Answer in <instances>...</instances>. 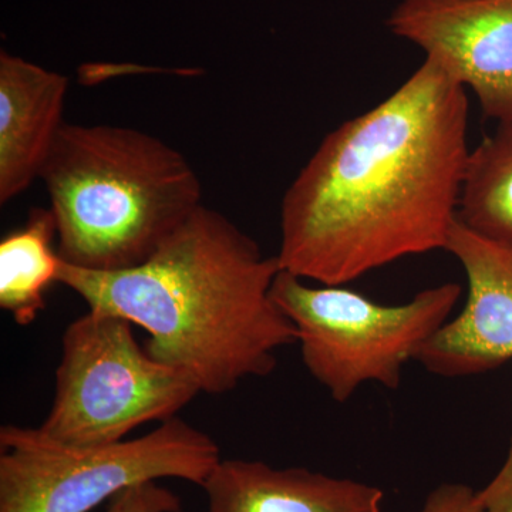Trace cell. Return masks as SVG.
I'll list each match as a JSON object with an SVG mask.
<instances>
[{"label":"cell","instance_id":"cell-2","mask_svg":"<svg viewBox=\"0 0 512 512\" xmlns=\"http://www.w3.org/2000/svg\"><path fill=\"white\" fill-rule=\"evenodd\" d=\"M248 234L204 204L156 254L123 271L62 261L57 284L89 311L127 319L148 333V355L184 370L202 393L224 394L271 375L296 329L272 296L281 272Z\"/></svg>","mask_w":512,"mask_h":512},{"label":"cell","instance_id":"cell-15","mask_svg":"<svg viewBox=\"0 0 512 512\" xmlns=\"http://www.w3.org/2000/svg\"><path fill=\"white\" fill-rule=\"evenodd\" d=\"M485 512H512V436L507 457L497 476L478 491Z\"/></svg>","mask_w":512,"mask_h":512},{"label":"cell","instance_id":"cell-11","mask_svg":"<svg viewBox=\"0 0 512 512\" xmlns=\"http://www.w3.org/2000/svg\"><path fill=\"white\" fill-rule=\"evenodd\" d=\"M57 225L50 208H33L23 227L0 242V308L29 326L46 308L62 258L55 248Z\"/></svg>","mask_w":512,"mask_h":512},{"label":"cell","instance_id":"cell-12","mask_svg":"<svg viewBox=\"0 0 512 512\" xmlns=\"http://www.w3.org/2000/svg\"><path fill=\"white\" fill-rule=\"evenodd\" d=\"M458 221L485 238L512 242V123L498 124L470 151Z\"/></svg>","mask_w":512,"mask_h":512},{"label":"cell","instance_id":"cell-14","mask_svg":"<svg viewBox=\"0 0 512 512\" xmlns=\"http://www.w3.org/2000/svg\"><path fill=\"white\" fill-rule=\"evenodd\" d=\"M417 512H485L478 491L470 485L446 483L434 488Z\"/></svg>","mask_w":512,"mask_h":512},{"label":"cell","instance_id":"cell-9","mask_svg":"<svg viewBox=\"0 0 512 512\" xmlns=\"http://www.w3.org/2000/svg\"><path fill=\"white\" fill-rule=\"evenodd\" d=\"M69 79L0 53V202L15 200L40 180L57 136Z\"/></svg>","mask_w":512,"mask_h":512},{"label":"cell","instance_id":"cell-3","mask_svg":"<svg viewBox=\"0 0 512 512\" xmlns=\"http://www.w3.org/2000/svg\"><path fill=\"white\" fill-rule=\"evenodd\" d=\"M40 180L60 258L89 271L143 264L202 205L190 161L130 127L64 123Z\"/></svg>","mask_w":512,"mask_h":512},{"label":"cell","instance_id":"cell-7","mask_svg":"<svg viewBox=\"0 0 512 512\" xmlns=\"http://www.w3.org/2000/svg\"><path fill=\"white\" fill-rule=\"evenodd\" d=\"M386 25L476 94L485 119L512 123V0H400Z\"/></svg>","mask_w":512,"mask_h":512},{"label":"cell","instance_id":"cell-5","mask_svg":"<svg viewBox=\"0 0 512 512\" xmlns=\"http://www.w3.org/2000/svg\"><path fill=\"white\" fill-rule=\"evenodd\" d=\"M214 439L180 417L134 440L64 446L39 429H0V512H90L133 485L205 484L220 463Z\"/></svg>","mask_w":512,"mask_h":512},{"label":"cell","instance_id":"cell-10","mask_svg":"<svg viewBox=\"0 0 512 512\" xmlns=\"http://www.w3.org/2000/svg\"><path fill=\"white\" fill-rule=\"evenodd\" d=\"M208 512H382L383 490L308 468L221 460L202 485Z\"/></svg>","mask_w":512,"mask_h":512},{"label":"cell","instance_id":"cell-13","mask_svg":"<svg viewBox=\"0 0 512 512\" xmlns=\"http://www.w3.org/2000/svg\"><path fill=\"white\" fill-rule=\"evenodd\" d=\"M106 512H183V504L181 498L164 485L148 481L116 495Z\"/></svg>","mask_w":512,"mask_h":512},{"label":"cell","instance_id":"cell-8","mask_svg":"<svg viewBox=\"0 0 512 512\" xmlns=\"http://www.w3.org/2000/svg\"><path fill=\"white\" fill-rule=\"evenodd\" d=\"M446 251L466 274V302L414 360L446 379L493 372L512 360V242L478 235L457 218Z\"/></svg>","mask_w":512,"mask_h":512},{"label":"cell","instance_id":"cell-4","mask_svg":"<svg viewBox=\"0 0 512 512\" xmlns=\"http://www.w3.org/2000/svg\"><path fill=\"white\" fill-rule=\"evenodd\" d=\"M463 295L454 282L383 305L345 285H311L281 269L272 296L296 329L303 365L332 399L346 403L360 386L399 389L403 367L451 318Z\"/></svg>","mask_w":512,"mask_h":512},{"label":"cell","instance_id":"cell-6","mask_svg":"<svg viewBox=\"0 0 512 512\" xmlns=\"http://www.w3.org/2000/svg\"><path fill=\"white\" fill-rule=\"evenodd\" d=\"M133 323L89 311L63 333L50 412L37 427L64 446H106L150 421L177 417L202 393L188 373L138 345Z\"/></svg>","mask_w":512,"mask_h":512},{"label":"cell","instance_id":"cell-1","mask_svg":"<svg viewBox=\"0 0 512 512\" xmlns=\"http://www.w3.org/2000/svg\"><path fill=\"white\" fill-rule=\"evenodd\" d=\"M468 96L431 59L389 97L323 138L281 204L284 271L348 285L444 249L458 218Z\"/></svg>","mask_w":512,"mask_h":512}]
</instances>
